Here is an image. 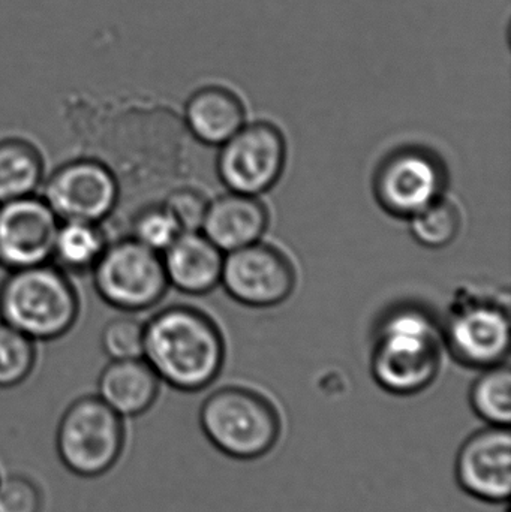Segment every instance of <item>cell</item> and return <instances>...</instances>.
I'll list each match as a JSON object with an SVG mask.
<instances>
[{"mask_svg":"<svg viewBox=\"0 0 511 512\" xmlns=\"http://www.w3.org/2000/svg\"><path fill=\"white\" fill-rule=\"evenodd\" d=\"M80 313L77 286L53 262L8 271L0 283V321L36 343L71 333Z\"/></svg>","mask_w":511,"mask_h":512,"instance_id":"obj_3","label":"cell"},{"mask_svg":"<svg viewBox=\"0 0 511 512\" xmlns=\"http://www.w3.org/2000/svg\"><path fill=\"white\" fill-rule=\"evenodd\" d=\"M168 285L203 295L221 283L225 255L201 231H186L161 254Z\"/></svg>","mask_w":511,"mask_h":512,"instance_id":"obj_14","label":"cell"},{"mask_svg":"<svg viewBox=\"0 0 511 512\" xmlns=\"http://www.w3.org/2000/svg\"><path fill=\"white\" fill-rule=\"evenodd\" d=\"M296 282L293 262L275 246L252 243L224 258L221 283L245 306H278L293 294Z\"/></svg>","mask_w":511,"mask_h":512,"instance_id":"obj_11","label":"cell"},{"mask_svg":"<svg viewBox=\"0 0 511 512\" xmlns=\"http://www.w3.org/2000/svg\"><path fill=\"white\" fill-rule=\"evenodd\" d=\"M285 162L287 143L278 126L270 122L245 123L222 144L216 171L231 192L258 197L278 183Z\"/></svg>","mask_w":511,"mask_h":512,"instance_id":"obj_9","label":"cell"},{"mask_svg":"<svg viewBox=\"0 0 511 512\" xmlns=\"http://www.w3.org/2000/svg\"><path fill=\"white\" fill-rule=\"evenodd\" d=\"M245 122V105L236 93L225 87H204L186 104V129L195 140L207 146H222Z\"/></svg>","mask_w":511,"mask_h":512,"instance_id":"obj_17","label":"cell"},{"mask_svg":"<svg viewBox=\"0 0 511 512\" xmlns=\"http://www.w3.org/2000/svg\"><path fill=\"white\" fill-rule=\"evenodd\" d=\"M447 168L443 159L425 147H399L378 165L374 194L381 209L407 218L443 198Z\"/></svg>","mask_w":511,"mask_h":512,"instance_id":"obj_8","label":"cell"},{"mask_svg":"<svg viewBox=\"0 0 511 512\" xmlns=\"http://www.w3.org/2000/svg\"><path fill=\"white\" fill-rule=\"evenodd\" d=\"M39 195L59 221L102 224L119 203L120 186L104 162L78 158L45 176Z\"/></svg>","mask_w":511,"mask_h":512,"instance_id":"obj_10","label":"cell"},{"mask_svg":"<svg viewBox=\"0 0 511 512\" xmlns=\"http://www.w3.org/2000/svg\"><path fill=\"white\" fill-rule=\"evenodd\" d=\"M456 480L467 495L506 504L511 492L510 427L486 426L465 439L456 456Z\"/></svg>","mask_w":511,"mask_h":512,"instance_id":"obj_13","label":"cell"},{"mask_svg":"<svg viewBox=\"0 0 511 512\" xmlns=\"http://www.w3.org/2000/svg\"><path fill=\"white\" fill-rule=\"evenodd\" d=\"M204 438L219 453L237 460L267 456L282 436V417L269 397L240 385L218 388L198 411Z\"/></svg>","mask_w":511,"mask_h":512,"instance_id":"obj_4","label":"cell"},{"mask_svg":"<svg viewBox=\"0 0 511 512\" xmlns=\"http://www.w3.org/2000/svg\"><path fill=\"white\" fill-rule=\"evenodd\" d=\"M101 348L108 360L143 358L144 322L132 313L110 319L101 331Z\"/></svg>","mask_w":511,"mask_h":512,"instance_id":"obj_24","label":"cell"},{"mask_svg":"<svg viewBox=\"0 0 511 512\" xmlns=\"http://www.w3.org/2000/svg\"><path fill=\"white\" fill-rule=\"evenodd\" d=\"M179 224L164 203L149 204L138 210L132 221V239L162 254L180 236Z\"/></svg>","mask_w":511,"mask_h":512,"instance_id":"obj_23","label":"cell"},{"mask_svg":"<svg viewBox=\"0 0 511 512\" xmlns=\"http://www.w3.org/2000/svg\"><path fill=\"white\" fill-rule=\"evenodd\" d=\"M90 274L104 303L132 315L155 307L170 286L161 254L132 237L108 243Z\"/></svg>","mask_w":511,"mask_h":512,"instance_id":"obj_6","label":"cell"},{"mask_svg":"<svg viewBox=\"0 0 511 512\" xmlns=\"http://www.w3.org/2000/svg\"><path fill=\"white\" fill-rule=\"evenodd\" d=\"M473 411L489 426L510 427L511 370L509 364L486 367L471 385Z\"/></svg>","mask_w":511,"mask_h":512,"instance_id":"obj_20","label":"cell"},{"mask_svg":"<svg viewBox=\"0 0 511 512\" xmlns=\"http://www.w3.org/2000/svg\"><path fill=\"white\" fill-rule=\"evenodd\" d=\"M45 179L44 156L23 138L0 140V204L39 194Z\"/></svg>","mask_w":511,"mask_h":512,"instance_id":"obj_18","label":"cell"},{"mask_svg":"<svg viewBox=\"0 0 511 512\" xmlns=\"http://www.w3.org/2000/svg\"><path fill=\"white\" fill-rule=\"evenodd\" d=\"M162 384L144 358L110 360L95 382V393L123 418L149 411L161 396Z\"/></svg>","mask_w":511,"mask_h":512,"instance_id":"obj_15","label":"cell"},{"mask_svg":"<svg viewBox=\"0 0 511 512\" xmlns=\"http://www.w3.org/2000/svg\"><path fill=\"white\" fill-rule=\"evenodd\" d=\"M59 224L39 194L0 204V268L14 271L51 262Z\"/></svg>","mask_w":511,"mask_h":512,"instance_id":"obj_12","label":"cell"},{"mask_svg":"<svg viewBox=\"0 0 511 512\" xmlns=\"http://www.w3.org/2000/svg\"><path fill=\"white\" fill-rule=\"evenodd\" d=\"M461 227V212L446 198H440L410 218L414 240L431 249L446 248L455 242Z\"/></svg>","mask_w":511,"mask_h":512,"instance_id":"obj_22","label":"cell"},{"mask_svg":"<svg viewBox=\"0 0 511 512\" xmlns=\"http://www.w3.org/2000/svg\"><path fill=\"white\" fill-rule=\"evenodd\" d=\"M108 240L98 222L60 221L54 237L51 262L66 274H90Z\"/></svg>","mask_w":511,"mask_h":512,"instance_id":"obj_19","label":"cell"},{"mask_svg":"<svg viewBox=\"0 0 511 512\" xmlns=\"http://www.w3.org/2000/svg\"><path fill=\"white\" fill-rule=\"evenodd\" d=\"M42 492L26 472L0 465V512H41Z\"/></svg>","mask_w":511,"mask_h":512,"instance_id":"obj_25","label":"cell"},{"mask_svg":"<svg viewBox=\"0 0 511 512\" xmlns=\"http://www.w3.org/2000/svg\"><path fill=\"white\" fill-rule=\"evenodd\" d=\"M162 203L170 210L182 233H186L201 231L210 201L198 189L182 186L171 191Z\"/></svg>","mask_w":511,"mask_h":512,"instance_id":"obj_26","label":"cell"},{"mask_svg":"<svg viewBox=\"0 0 511 512\" xmlns=\"http://www.w3.org/2000/svg\"><path fill=\"white\" fill-rule=\"evenodd\" d=\"M267 225L269 212L258 197L230 192L209 203L201 233L222 252H233L260 242Z\"/></svg>","mask_w":511,"mask_h":512,"instance_id":"obj_16","label":"cell"},{"mask_svg":"<svg viewBox=\"0 0 511 512\" xmlns=\"http://www.w3.org/2000/svg\"><path fill=\"white\" fill-rule=\"evenodd\" d=\"M38 364V343L0 321V390H12L29 381Z\"/></svg>","mask_w":511,"mask_h":512,"instance_id":"obj_21","label":"cell"},{"mask_svg":"<svg viewBox=\"0 0 511 512\" xmlns=\"http://www.w3.org/2000/svg\"><path fill=\"white\" fill-rule=\"evenodd\" d=\"M443 345L440 322L426 307L398 304L375 327L372 376L395 396L422 393L440 373Z\"/></svg>","mask_w":511,"mask_h":512,"instance_id":"obj_2","label":"cell"},{"mask_svg":"<svg viewBox=\"0 0 511 512\" xmlns=\"http://www.w3.org/2000/svg\"><path fill=\"white\" fill-rule=\"evenodd\" d=\"M144 360L164 387L182 394L206 390L225 360L221 330L192 306H168L144 322Z\"/></svg>","mask_w":511,"mask_h":512,"instance_id":"obj_1","label":"cell"},{"mask_svg":"<svg viewBox=\"0 0 511 512\" xmlns=\"http://www.w3.org/2000/svg\"><path fill=\"white\" fill-rule=\"evenodd\" d=\"M125 442V418L99 399L95 390L77 394L63 409L56 427L60 462L81 477L113 468Z\"/></svg>","mask_w":511,"mask_h":512,"instance_id":"obj_5","label":"cell"},{"mask_svg":"<svg viewBox=\"0 0 511 512\" xmlns=\"http://www.w3.org/2000/svg\"><path fill=\"white\" fill-rule=\"evenodd\" d=\"M441 333L450 354L464 366H497L509 355V307L495 298L462 294L450 306Z\"/></svg>","mask_w":511,"mask_h":512,"instance_id":"obj_7","label":"cell"}]
</instances>
